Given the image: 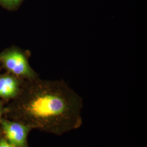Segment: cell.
Masks as SVG:
<instances>
[{
    "mask_svg": "<svg viewBox=\"0 0 147 147\" xmlns=\"http://www.w3.org/2000/svg\"><path fill=\"white\" fill-rule=\"evenodd\" d=\"M83 106L82 98L61 80L34 95L25 110L34 121L63 135L82 126Z\"/></svg>",
    "mask_w": 147,
    "mask_h": 147,
    "instance_id": "cell-1",
    "label": "cell"
},
{
    "mask_svg": "<svg viewBox=\"0 0 147 147\" xmlns=\"http://www.w3.org/2000/svg\"><path fill=\"white\" fill-rule=\"evenodd\" d=\"M5 67L13 73L19 75L32 77L33 73L30 68L26 58L18 51L5 53L1 57Z\"/></svg>",
    "mask_w": 147,
    "mask_h": 147,
    "instance_id": "cell-2",
    "label": "cell"
},
{
    "mask_svg": "<svg viewBox=\"0 0 147 147\" xmlns=\"http://www.w3.org/2000/svg\"><path fill=\"white\" fill-rule=\"evenodd\" d=\"M2 126L7 138L16 147H26V138L28 131L27 126L17 123L3 121Z\"/></svg>",
    "mask_w": 147,
    "mask_h": 147,
    "instance_id": "cell-3",
    "label": "cell"
},
{
    "mask_svg": "<svg viewBox=\"0 0 147 147\" xmlns=\"http://www.w3.org/2000/svg\"><path fill=\"white\" fill-rule=\"evenodd\" d=\"M18 84L15 79L11 77L0 78V96L11 97L16 94Z\"/></svg>",
    "mask_w": 147,
    "mask_h": 147,
    "instance_id": "cell-4",
    "label": "cell"
},
{
    "mask_svg": "<svg viewBox=\"0 0 147 147\" xmlns=\"http://www.w3.org/2000/svg\"><path fill=\"white\" fill-rule=\"evenodd\" d=\"M0 147H16V146L12 144L8 143L5 141L2 140L0 142Z\"/></svg>",
    "mask_w": 147,
    "mask_h": 147,
    "instance_id": "cell-5",
    "label": "cell"
},
{
    "mask_svg": "<svg viewBox=\"0 0 147 147\" xmlns=\"http://www.w3.org/2000/svg\"><path fill=\"white\" fill-rule=\"evenodd\" d=\"M20 0H2L3 2L8 5H13L18 3Z\"/></svg>",
    "mask_w": 147,
    "mask_h": 147,
    "instance_id": "cell-6",
    "label": "cell"
}]
</instances>
